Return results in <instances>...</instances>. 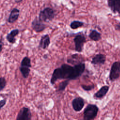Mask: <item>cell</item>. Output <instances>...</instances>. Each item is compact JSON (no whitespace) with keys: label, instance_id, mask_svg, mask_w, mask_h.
<instances>
[{"label":"cell","instance_id":"cb8c5ba5","mask_svg":"<svg viewBox=\"0 0 120 120\" xmlns=\"http://www.w3.org/2000/svg\"><path fill=\"white\" fill-rule=\"evenodd\" d=\"M115 29L117 30L120 31V22H118L115 25Z\"/></svg>","mask_w":120,"mask_h":120},{"label":"cell","instance_id":"277c9868","mask_svg":"<svg viewBox=\"0 0 120 120\" xmlns=\"http://www.w3.org/2000/svg\"><path fill=\"white\" fill-rule=\"evenodd\" d=\"M120 76V62L116 61L111 66L109 78L110 81L114 82L117 80Z\"/></svg>","mask_w":120,"mask_h":120},{"label":"cell","instance_id":"6da1fadb","mask_svg":"<svg viewBox=\"0 0 120 120\" xmlns=\"http://www.w3.org/2000/svg\"><path fill=\"white\" fill-rule=\"evenodd\" d=\"M85 69L84 62L72 66L68 64H63L60 67L56 68L53 71L50 79L52 85H54L59 79H66L75 80L80 77Z\"/></svg>","mask_w":120,"mask_h":120},{"label":"cell","instance_id":"9a60e30c","mask_svg":"<svg viewBox=\"0 0 120 120\" xmlns=\"http://www.w3.org/2000/svg\"><path fill=\"white\" fill-rule=\"evenodd\" d=\"M19 33V30L18 29H15L12 30L6 36V39L11 44H15L16 42L15 37Z\"/></svg>","mask_w":120,"mask_h":120},{"label":"cell","instance_id":"ac0fdd59","mask_svg":"<svg viewBox=\"0 0 120 120\" xmlns=\"http://www.w3.org/2000/svg\"><path fill=\"white\" fill-rule=\"evenodd\" d=\"M84 23L78 20H74L70 22V27L73 30H75L82 27L84 25Z\"/></svg>","mask_w":120,"mask_h":120},{"label":"cell","instance_id":"8992f818","mask_svg":"<svg viewBox=\"0 0 120 120\" xmlns=\"http://www.w3.org/2000/svg\"><path fill=\"white\" fill-rule=\"evenodd\" d=\"M32 114L30 109L28 107H22L17 115L16 120H31Z\"/></svg>","mask_w":120,"mask_h":120},{"label":"cell","instance_id":"d4e9b609","mask_svg":"<svg viewBox=\"0 0 120 120\" xmlns=\"http://www.w3.org/2000/svg\"><path fill=\"white\" fill-rule=\"evenodd\" d=\"M3 43L2 42V38H1L0 39V52H1L2 50V47H3Z\"/></svg>","mask_w":120,"mask_h":120},{"label":"cell","instance_id":"7402d4cb","mask_svg":"<svg viewBox=\"0 0 120 120\" xmlns=\"http://www.w3.org/2000/svg\"><path fill=\"white\" fill-rule=\"evenodd\" d=\"M82 88L85 91H90L94 89L95 85L94 84H91V85H84L82 84L81 85Z\"/></svg>","mask_w":120,"mask_h":120},{"label":"cell","instance_id":"9c48e42d","mask_svg":"<svg viewBox=\"0 0 120 120\" xmlns=\"http://www.w3.org/2000/svg\"><path fill=\"white\" fill-rule=\"evenodd\" d=\"M84 59L82 56L78 53H74L71 55L67 58V61L68 63L75 65L83 62Z\"/></svg>","mask_w":120,"mask_h":120},{"label":"cell","instance_id":"4fadbf2b","mask_svg":"<svg viewBox=\"0 0 120 120\" xmlns=\"http://www.w3.org/2000/svg\"><path fill=\"white\" fill-rule=\"evenodd\" d=\"M50 38L48 34H45L41 37L39 45L38 47L43 49H47L50 44Z\"/></svg>","mask_w":120,"mask_h":120},{"label":"cell","instance_id":"603a6c76","mask_svg":"<svg viewBox=\"0 0 120 120\" xmlns=\"http://www.w3.org/2000/svg\"><path fill=\"white\" fill-rule=\"evenodd\" d=\"M6 102H7V100L6 99H1L0 101V109H2V108L3 107H4V106L6 105Z\"/></svg>","mask_w":120,"mask_h":120},{"label":"cell","instance_id":"52a82bcc","mask_svg":"<svg viewBox=\"0 0 120 120\" xmlns=\"http://www.w3.org/2000/svg\"><path fill=\"white\" fill-rule=\"evenodd\" d=\"M31 27L36 32L39 33L45 29L46 25L43 22L40 21L38 17H36L31 22Z\"/></svg>","mask_w":120,"mask_h":120},{"label":"cell","instance_id":"8fae6325","mask_svg":"<svg viewBox=\"0 0 120 120\" xmlns=\"http://www.w3.org/2000/svg\"><path fill=\"white\" fill-rule=\"evenodd\" d=\"M105 61V55L102 53H98L92 58L91 63L94 65H104Z\"/></svg>","mask_w":120,"mask_h":120},{"label":"cell","instance_id":"e0dca14e","mask_svg":"<svg viewBox=\"0 0 120 120\" xmlns=\"http://www.w3.org/2000/svg\"><path fill=\"white\" fill-rule=\"evenodd\" d=\"M19 70L24 78H27L28 77L30 72V68L20 66L19 67Z\"/></svg>","mask_w":120,"mask_h":120},{"label":"cell","instance_id":"7c38bea8","mask_svg":"<svg viewBox=\"0 0 120 120\" xmlns=\"http://www.w3.org/2000/svg\"><path fill=\"white\" fill-rule=\"evenodd\" d=\"M20 15V10L17 8H13L7 19V21L9 23H13L15 22L19 18Z\"/></svg>","mask_w":120,"mask_h":120},{"label":"cell","instance_id":"5bb4252c","mask_svg":"<svg viewBox=\"0 0 120 120\" xmlns=\"http://www.w3.org/2000/svg\"><path fill=\"white\" fill-rule=\"evenodd\" d=\"M109 86L108 85H104L97 91L93 95V98L95 99H101L103 98L107 93L109 90Z\"/></svg>","mask_w":120,"mask_h":120},{"label":"cell","instance_id":"5b68a950","mask_svg":"<svg viewBox=\"0 0 120 120\" xmlns=\"http://www.w3.org/2000/svg\"><path fill=\"white\" fill-rule=\"evenodd\" d=\"M74 42L75 46V51L78 52H82L83 46L86 42V38L83 34H78L74 38Z\"/></svg>","mask_w":120,"mask_h":120},{"label":"cell","instance_id":"d6986e66","mask_svg":"<svg viewBox=\"0 0 120 120\" xmlns=\"http://www.w3.org/2000/svg\"><path fill=\"white\" fill-rule=\"evenodd\" d=\"M22 67H28L30 68L31 67V59L28 56L24 57L21 62V66Z\"/></svg>","mask_w":120,"mask_h":120},{"label":"cell","instance_id":"2e32d148","mask_svg":"<svg viewBox=\"0 0 120 120\" xmlns=\"http://www.w3.org/2000/svg\"><path fill=\"white\" fill-rule=\"evenodd\" d=\"M88 37L91 40L94 41H98L102 38L101 34L96 30H91Z\"/></svg>","mask_w":120,"mask_h":120},{"label":"cell","instance_id":"7a4b0ae2","mask_svg":"<svg viewBox=\"0 0 120 120\" xmlns=\"http://www.w3.org/2000/svg\"><path fill=\"white\" fill-rule=\"evenodd\" d=\"M56 15L55 10L50 7H46L41 10L38 14V19L42 22L52 21Z\"/></svg>","mask_w":120,"mask_h":120},{"label":"cell","instance_id":"4316f807","mask_svg":"<svg viewBox=\"0 0 120 120\" xmlns=\"http://www.w3.org/2000/svg\"><path fill=\"white\" fill-rule=\"evenodd\" d=\"M47 57H48V56H47L46 54H45V55H44V59H47Z\"/></svg>","mask_w":120,"mask_h":120},{"label":"cell","instance_id":"3957f363","mask_svg":"<svg viewBox=\"0 0 120 120\" xmlns=\"http://www.w3.org/2000/svg\"><path fill=\"white\" fill-rule=\"evenodd\" d=\"M99 108L95 104H89L85 108L83 112L82 120H93L97 116Z\"/></svg>","mask_w":120,"mask_h":120},{"label":"cell","instance_id":"ffe728a7","mask_svg":"<svg viewBox=\"0 0 120 120\" xmlns=\"http://www.w3.org/2000/svg\"><path fill=\"white\" fill-rule=\"evenodd\" d=\"M69 81H70L69 80L67 79V80L60 82L58 87V88L56 90V91H64L65 90L67 86L69 84Z\"/></svg>","mask_w":120,"mask_h":120},{"label":"cell","instance_id":"ba28073f","mask_svg":"<svg viewBox=\"0 0 120 120\" xmlns=\"http://www.w3.org/2000/svg\"><path fill=\"white\" fill-rule=\"evenodd\" d=\"M85 104L84 99L81 97L75 98L72 101V106L73 109L76 112L81 111Z\"/></svg>","mask_w":120,"mask_h":120},{"label":"cell","instance_id":"44dd1931","mask_svg":"<svg viewBox=\"0 0 120 120\" xmlns=\"http://www.w3.org/2000/svg\"><path fill=\"white\" fill-rule=\"evenodd\" d=\"M7 84V81L4 77L0 78V90L2 91L6 87Z\"/></svg>","mask_w":120,"mask_h":120},{"label":"cell","instance_id":"484cf974","mask_svg":"<svg viewBox=\"0 0 120 120\" xmlns=\"http://www.w3.org/2000/svg\"><path fill=\"white\" fill-rule=\"evenodd\" d=\"M23 0H14V1L16 3H19L22 1Z\"/></svg>","mask_w":120,"mask_h":120},{"label":"cell","instance_id":"30bf717a","mask_svg":"<svg viewBox=\"0 0 120 120\" xmlns=\"http://www.w3.org/2000/svg\"><path fill=\"white\" fill-rule=\"evenodd\" d=\"M107 4L113 13L120 14V0H108Z\"/></svg>","mask_w":120,"mask_h":120}]
</instances>
